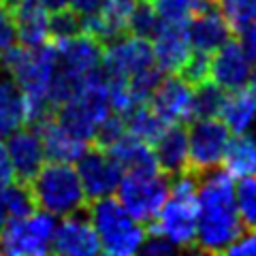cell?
<instances>
[{
  "mask_svg": "<svg viewBox=\"0 0 256 256\" xmlns=\"http://www.w3.org/2000/svg\"><path fill=\"white\" fill-rule=\"evenodd\" d=\"M235 180L222 166L201 173L196 186V250L212 254L226 252L244 233V224L235 205Z\"/></svg>",
  "mask_w": 256,
  "mask_h": 256,
  "instance_id": "cell-1",
  "label": "cell"
},
{
  "mask_svg": "<svg viewBox=\"0 0 256 256\" xmlns=\"http://www.w3.org/2000/svg\"><path fill=\"white\" fill-rule=\"evenodd\" d=\"M2 73L9 75L22 90L28 107V124L43 122L47 116L54 114V82H56V50L54 43L47 41L43 45H13L0 58Z\"/></svg>",
  "mask_w": 256,
  "mask_h": 256,
  "instance_id": "cell-2",
  "label": "cell"
},
{
  "mask_svg": "<svg viewBox=\"0 0 256 256\" xmlns=\"http://www.w3.org/2000/svg\"><path fill=\"white\" fill-rule=\"evenodd\" d=\"M102 75L126 82L141 102L150 100L162 77L154 62L152 43L130 32L102 43Z\"/></svg>",
  "mask_w": 256,
  "mask_h": 256,
  "instance_id": "cell-3",
  "label": "cell"
},
{
  "mask_svg": "<svg viewBox=\"0 0 256 256\" xmlns=\"http://www.w3.org/2000/svg\"><path fill=\"white\" fill-rule=\"evenodd\" d=\"M56 82L52 92L54 109L77 92L86 82L102 75V43L90 32H77L66 38H56Z\"/></svg>",
  "mask_w": 256,
  "mask_h": 256,
  "instance_id": "cell-4",
  "label": "cell"
},
{
  "mask_svg": "<svg viewBox=\"0 0 256 256\" xmlns=\"http://www.w3.org/2000/svg\"><path fill=\"white\" fill-rule=\"evenodd\" d=\"M198 178L194 171H182L171 178L169 196L152 222V230L164 237L175 250L194 248L198 203H196Z\"/></svg>",
  "mask_w": 256,
  "mask_h": 256,
  "instance_id": "cell-5",
  "label": "cell"
},
{
  "mask_svg": "<svg viewBox=\"0 0 256 256\" xmlns=\"http://www.w3.org/2000/svg\"><path fill=\"white\" fill-rule=\"evenodd\" d=\"M92 226L100 244V252L107 256H134L141 252L148 237L146 224L130 216L118 198H94L88 212Z\"/></svg>",
  "mask_w": 256,
  "mask_h": 256,
  "instance_id": "cell-6",
  "label": "cell"
},
{
  "mask_svg": "<svg viewBox=\"0 0 256 256\" xmlns=\"http://www.w3.org/2000/svg\"><path fill=\"white\" fill-rule=\"evenodd\" d=\"M28 186L34 196L36 210H43L56 218L79 214L88 205V194L82 186L75 164L70 162L50 160L36 171Z\"/></svg>",
  "mask_w": 256,
  "mask_h": 256,
  "instance_id": "cell-7",
  "label": "cell"
},
{
  "mask_svg": "<svg viewBox=\"0 0 256 256\" xmlns=\"http://www.w3.org/2000/svg\"><path fill=\"white\" fill-rule=\"evenodd\" d=\"M111 114L114 111H111L105 75L86 82L77 92L54 109V118L88 143H94L98 128Z\"/></svg>",
  "mask_w": 256,
  "mask_h": 256,
  "instance_id": "cell-8",
  "label": "cell"
},
{
  "mask_svg": "<svg viewBox=\"0 0 256 256\" xmlns=\"http://www.w3.org/2000/svg\"><path fill=\"white\" fill-rule=\"evenodd\" d=\"M169 175L160 169L124 171L114 196L139 222L152 224L169 196Z\"/></svg>",
  "mask_w": 256,
  "mask_h": 256,
  "instance_id": "cell-9",
  "label": "cell"
},
{
  "mask_svg": "<svg viewBox=\"0 0 256 256\" xmlns=\"http://www.w3.org/2000/svg\"><path fill=\"white\" fill-rule=\"evenodd\" d=\"M58 218L34 210L22 218H9L0 233V254L6 256H45L52 252Z\"/></svg>",
  "mask_w": 256,
  "mask_h": 256,
  "instance_id": "cell-10",
  "label": "cell"
},
{
  "mask_svg": "<svg viewBox=\"0 0 256 256\" xmlns=\"http://www.w3.org/2000/svg\"><path fill=\"white\" fill-rule=\"evenodd\" d=\"M188 130V166L201 175L222 166L230 130L220 118H194Z\"/></svg>",
  "mask_w": 256,
  "mask_h": 256,
  "instance_id": "cell-11",
  "label": "cell"
},
{
  "mask_svg": "<svg viewBox=\"0 0 256 256\" xmlns=\"http://www.w3.org/2000/svg\"><path fill=\"white\" fill-rule=\"evenodd\" d=\"M148 102L166 124H188L194 118V84L182 73L162 75Z\"/></svg>",
  "mask_w": 256,
  "mask_h": 256,
  "instance_id": "cell-12",
  "label": "cell"
},
{
  "mask_svg": "<svg viewBox=\"0 0 256 256\" xmlns=\"http://www.w3.org/2000/svg\"><path fill=\"white\" fill-rule=\"evenodd\" d=\"M75 169L88 194V201L116 194L118 184L124 173L122 166L116 162V158L105 148L98 146L94 150L88 148L82 154V158L75 162Z\"/></svg>",
  "mask_w": 256,
  "mask_h": 256,
  "instance_id": "cell-13",
  "label": "cell"
},
{
  "mask_svg": "<svg viewBox=\"0 0 256 256\" xmlns=\"http://www.w3.org/2000/svg\"><path fill=\"white\" fill-rule=\"evenodd\" d=\"M254 64L244 54L242 45L237 41H226L220 50H216L210 56V66H207V79L224 92H233L248 88Z\"/></svg>",
  "mask_w": 256,
  "mask_h": 256,
  "instance_id": "cell-14",
  "label": "cell"
},
{
  "mask_svg": "<svg viewBox=\"0 0 256 256\" xmlns=\"http://www.w3.org/2000/svg\"><path fill=\"white\" fill-rule=\"evenodd\" d=\"M52 252L60 256H96L100 252V244L96 237L90 218L86 214H70L58 218L54 230Z\"/></svg>",
  "mask_w": 256,
  "mask_h": 256,
  "instance_id": "cell-15",
  "label": "cell"
},
{
  "mask_svg": "<svg viewBox=\"0 0 256 256\" xmlns=\"http://www.w3.org/2000/svg\"><path fill=\"white\" fill-rule=\"evenodd\" d=\"M154 62L162 75L182 73L192 56L190 36L186 24H166L158 28V32L150 38Z\"/></svg>",
  "mask_w": 256,
  "mask_h": 256,
  "instance_id": "cell-16",
  "label": "cell"
},
{
  "mask_svg": "<svg viewBox=\"0 0 256 256\" xmlns=\"http://www.w3.org/2000/svg\"><path fill=\"white\" fill-rule=\"evenodd\" d=\"M4 150L9 156L15 178L20 182H30L36 175V171L45 164V150H43V141L38 134L36 126H22L18 130H13L9 137H4Z\"/></svg>",
  "mask_w": 256,
  "mask_h": 256,
  "instance_id": "cell-17",
  "label": "cell"
},
{
  "mask_svg": "<svg viewBox=\"0 0 256 256\" xmlns=\"http://www.w3.org/2000/svg\"><path fill=\"white\" fill-rule=\"evenodd\" d=\"M186 30L190 36L192 52L203 56H212L216 50H220L224 43L230 41V32H233V28L228 26V22L216 9L214 2L205 6L203 11H198L186 24Z\"/></svg>",
  "mask_w": 256,
  "mask_h": 256,
  "instance_id": "cell-18",
  "label": "cell"
},
{
  "mask_svg": "<svg viewBox=\"0 0 256 256\" xmlns=\"http://www.w3.org/2000/svg\"><path fill=\"white\" fill-rule=\"evenodd\" d=\"M18 43L36 47L52 41V11L38 0H9Z\"/></svg>",
  "mask_w": 256,
  "mask_h": 256,
  "instance_id": "cell-19",
  "label": "cell"
},
{
  "mask_svg": "<svg viewBox=\"0 0 256 256\" xmlns=\"http://www.w3.org/2000/svg\"><path fill=\"white\" fill-rule=\"evenodd\" d=\"M34 126L38 128V134H41L47 160L75 164L77 160L82 158L84 152L90 148V143L82 139L79 134H75L73 130H68L64 124H60L58 120L54 118V114L47 116L43 122H38Z\"/></svg>",
  "mask_w": 256,
  "mask_h": 256,
  "instance_id": "cell-20",
  "label": "cell"
},
{
  "mask_svg": "<svg viewBox=\"0 0 256 256\" xmlns=\"http://www.w3.org/2000/svg\"><path fill=\"white\" fill-rule=\"evenodd\" d=\"M156 164L169 178L182 171H188V130L184 124H166L158 139L152 143Z\"/></svg>",
  "mask_w": 256,
  "mask_h": 256,
  "instance_id": "cell-21",
  "label": "cell"
},
{
  "mask_svg": "<svg viewBox=\"0 0 256 256\" xmlns=\"http://www.w3.org/2000/svg\"><path fill=\"white\" fill-rule=\"evenodd\" d=\"M139 0H105L100 13L96 18L84 22V30L96 36L100 43L128 32V20Z\"/></svg>",
  "mask_w": 256,
  "mask_h": 256,
  "instance_id": "cell-22",
  "label": "cell"
},
{
  "mask_svg": "<svg viewBox=\"0 0 256 256\" xmlns=\"http://www.w3.org/2000/svg\"><path fill=\"white\" fill-rule=\"evenodd\" d=\"M218 118L230 130V134L254 132L256 130V96L248 88L226 92Z\"/></svg>",
  "mask_w": 256,
  "mask_h": 256,
  "instance_id": "cell-23",
  "label": "cell"
},
{
  "mask_svg": "<svg viewBox=\"0 0 256 256\" xmlns=\"http://www.w3.org/2000/svg\"><path fill=\"white\" fill-rule=\"evenodd\" d=\"M222 169L233 180L256 178V132L230 134L222 158Z\"/></svg>",
  "mask_w": 256,
  "mask_h": 256,
  "instance_id": "cell-24",
  "label": "cell"
},
{
  "mask_svg": "<svg viewBox=\"0 0 256 256\" xmlns=\"http://www.w3.org/2000/svg\"><path fill=\"white\" fill-rule=\"evenodd\" d=\"M28 124V107L18 84L9 75H0V139Z\"/></svg>",
  "mask_w": 256,
  "mask_h": 256,
  "instance_id": "cell-25",
  "label": "cell"
},
{
  "mask_svg": "<svg viewBox=\"0 0 256 256\" xmlns=\"http://www.w3.org/2000/svg\"><path fill=\"white\" fill-rule=\"evenodd\" d=\"M116 162L122 166V171H139V169H158L154 150L148 141L134 137L130 132H124L120 139H116L109 148H105Z\"/></svg>",
  "mask_w": 256,
  "mask_h": 256,
  "instance_id": "cell-26",
  "label": "cell"
},
{
  "mask_svg": "<svg viewBox=\"0 0 256 256\" xmlns=\"http://www.w3.org/2000/svg\"><path fill=\"white\" fill-rule=\"evenodd\" d=\"M124 126L130 134L148 141L152 146V143L158 139V134L164 130L166 122L150 107V102H141V105L134 107L130 114L124 116Z\"/></svg>",
  "mask_w": 256,
  "mask_h": 256,
  "instance_id": "cell-27",
  "label": "cell"
},
{
  "mask_svg": "<svg viewBox=\"0 0 256 256\" xmlns=\"http://www.w3.org/2000/svg\"><path fill=\"white\" fill-rule=\"evenodd\" d=\"M214 0H152L160 20L166 24H188L198 11L210 6Z\"/></svg>",
  "mask_w": 256,
  "mask_h": 256,
  "instance_id": "cell-28",
  "label": "cell"
},
{
  "mask_svg": "<svg viewBox=\"0 0 256 256\" xmlns=\"http://www.w3.org/2000/svg\"><path fill=\"white\" fill-rule=\"evenodd\" d=\"M0 203L6 212V218H22L36 210L34 196L26 182H13L11 186H6L0 192Z\"/></svg>",
  "mask_w": 256,
  "mask_h": 256,
  "instance_id": "cell-29",
  "label": "cell"
},
{
  "mask_svg": "<svg viewBox=\"0 0 256 256\" xmlns=\"http://www.w3.org/2000/svg\"><path fill=\"white\" fill-rule=\"evenodd\" d=\"M160 26H162V20H160L156 6L152 4V0H139L130 15V20H128V32L150 41L158 32Z\"/></svg>",
  "mask_w": 256,
  "mask_h": 256,
  "instance_id": "cell-30",
  "label": "cell"
},
{
  "mask_svg": "<svg viewBox=\"0 0 256 256\" xmlns=\"http://www.w3.org/2000/svg\"><path fill=\"white\" fill-rule=\"evenodd\" d=\"M224 94L226 92L220 90L210 79L194 84V118H218Z\"/></svg>",
  "mask_w": 256,
  "mask_h": 256,
  "instance_id": "cell-31",
  "label": "cell"
},
{
  "mask_svg": "<svg viewBox=\"0 0 256 256\" xmlns=\"http://www.w3.org/2000/svg\"><path fill=\"white\" fill-rule=\"evenodd\" d=\"M237 214L246 230H256V178L239 180L235 186Z\"/></svg>",
  "mask_w": 256,
  "mask_h": 256,
  "instance_id": "cell-32",
  "label": "cell"
},
{
  "mask_svg": "<svg viewBox=\"0 0 256 256\" xmlns=\"http://www.w3.org/2000/svg\"><path fill=\"white\" fill-rule=\"evenodd\" d=\"M214 4L235 32L256 22V0H214Z\"/></svg>",
  "mask_w": 256,
  "mask_h": 256,
  "instance_id": "cell-33",
  "label": "cell"
},
{
  "mask_svg": "<svg viewBox=\"0 0 256 256\" xmlns=\"http://www.w3.org/2000/svg\"><path fill=\"white\" fill-rule=\"evenodd\" d=\"M77 32H84V22L75 11H70L68 6L52 11V41L73 36Z\"/></svg>",
  "mask_w": 256,
  "mask_h": 256,
  "instance_id": "cell-34",
  "label": "cell"
},
{
  "mask_svg": "<svg viewBox=\"0 0 256 256\" xmlns=\"http://www.w3.org/2000/svg\"><path fill=\"white\" fill-rule=\"evenodd\" d=\"M18 45V30H15L13 11L9 0H0V58Z\"/></svg>",
  "mask_w": 256,
  "mask_h": 256,
  "instance_id": "cell-35",
  "label": "cell"
},
{
  "mask_svg": "<svg viewBox=\"0 0 256 256\" xmlns=\"http://www.w3.org/2000/svg\"><path fill=\"white\" fill-rule=\"evenodd\" d=\"M226 252L233 256H256V230L244 228V233L235 239Z\"/></svg>",
  "mask_w": 256,
  "mask_h": 256,
  "instance_id": "cell-36",
  "label": "cell"
},
{
  "mask_svg": "<svg viewBox=\"0 0 256 256\" xmlns=\"http://www.w3.org/2000/svg\"><path fill=\"white\" fill-rule=\"evenodd\" d=\"M143 254H150V256H164V254H171L175 252V248L166 242L164 237H160L158 233H148L146 242H143V248H141Z\"/></svg>",
  "mask_w": 256,
  "mask_h": 256,
  "instance_id": "cell-37",
  "label": "cell"
},
{
  "mask_svg": "<svg viewBox=\"0 0 256 256\" xmlns=\"http://www.w3.org/2000/svg\"><path fill=\"white\" fill-rule=\"evenodd\" d=\"M237 43L242 45L244 54L250 58V62L256 66V22L254 24H248V26H244L242 30H237Z\"/></svg>",
  "mask_w": 256,
  "mask_h": 256,
  "instance_id": "cell-38",
  "label": "cell"
},
{
  "mask_svg": "<svg viewBox=\"0 0 256 256\" xmlns=\"http://www.w3.org/2000/svg\"><path fill=\"white\" fill-rule=\"evenodd\" d=\"M102 4H105V0H68V9L75 11L82 18V22L96 18L100 13Z\"/></svg>",
  "mask_w": 256,
  "mask_h": 256,
  "instance_id": "cell-39",
  "label": "cell"
},
{
  "mask_svg": "<svg viewBox=\"0 0 256 256\" xmlns=\"http://www.w3.org/2000/svg\"><path fill=\"white\" fill-rule=\"evenodd\" d=\"M18 180L15 178V171H13V164L9 156H6V150L4 146L0 143V192H2L6 186H11V184Z\"/></svg>",
  "mask_w": 256,
  "mask_h": 256,
  "instance_id": "cell-40",
  "label": "cell"
},
{
  "mask_svg": "<svg viewBox=\"0 0 256 256\" xmlns=\"http://www.w3.org/2000/svg\"><path fill=\"white\" fill-rule=\"evenodd\" d=\"M45 9L50 11H58V9H64V6H68V0H38Z\"/></svg>",
  "mask_w": 256,
  "mask_h": 256,
  "instance_id": "cell-41",
  "label": "cell"
},
{
  "mask_svg": "<svg viewBox=\"0 0 256 256\" xmlns=\"http://www.w3.org/2000/svg\"><path fill=\"white\" fill-rule=\"evenodd\" d=\"M248 90H250L256 96V66L252 68V75H250V82H248Z\"/></svg>",
  "mask_w": 256,
  "mask_h": 256,
  "instance_id": "cell-42",
  "label": "cell"
},
{
  "mask_svg": "<svg viewBox=\"0 0 256 256\" xmlns=\"http://www.w3.org/2000/svg\"><path fill=\"white\" fill-rule=\"evenodd\" d=\"M6 212H4V207H2V203H0V233H2V228H4V224H6Z\"/></svg>",
  "mask_w": 256,
  "mask_h": 256,
  "instance_id": "cell-43",
  "label": "cell"
}]
</instances>
